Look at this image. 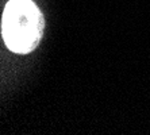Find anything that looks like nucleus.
I'll list each match as a JSON object with an SVG mask.
<instances>
[{
    "mask_svg": "<svg viewBox=\"0 0 150 135\" xmlns=\"http://www.w3.org/2000/svg\"><path fill=\"white\" fill-rule=\"evenodd\" d=\"M43 16L31 0H10L1 18V35L10 50L26 54L38 46Z\"/></svg>",
    "mask_w": 150,
    "mask_h": 135,
    "instance_id": "nucleus-1",
    "label": "nucleus"
}]
</instances>
